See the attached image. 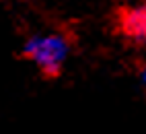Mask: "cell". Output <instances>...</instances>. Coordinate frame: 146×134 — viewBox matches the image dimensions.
<instances>
[{
    "label": "cell",
    "instance_id": "3957f363",
    "mask_svg": "<svg viewBox=\"0 0 146 134\" xmlns=\"http://www.w3.org/2000/svg\"><path fill=\"white\" fill-rule=\"evenodd\" d=\"M140 79H142V83H144V87H146V62H144V66H142V70H140Z\"/></svg>",
    "mask_w": 146,
    "mask_h": 134
},
{
    "label": "cell",
    "instance_id": "6da1fadb",
    "mask_svg": "<svg viewBox=\"0 0 146 134\" xmlns=\"http://www.w3.org/2000/svg\"><path fill=\"white\" fill-rule=\"evenodd\" d=\"M23 56L33 62L43 74H58L70 56V41L58 31L35 33L23 45Z\"/></svg>",
    "mask_w": 146,
    "mask_h": 134
},
{
    "label": "cell",
    "instance_id": "7a4b0ae2",
    "mask_svg": "<svg viewBox=\"0 0 146 134\" xmlns=\"http://www.w3.org/2000/svg\"><path fill=\"white\" fill-rule=\"evenodd\" d=\"M119 29L128 39L146 45V2L125 8L119 17Z\"/></svg>",
    "mask_w": 146,
    "mask_h": 134
}]
</instances>
